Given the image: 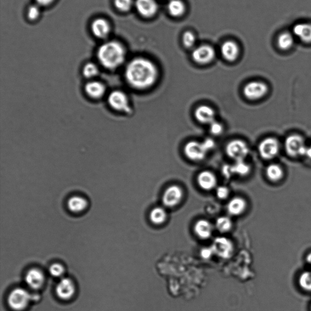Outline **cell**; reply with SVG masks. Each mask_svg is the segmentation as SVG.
<instances>
[{"instance_id":"obj_1","label":"cell","mask_w":311,"mask_h":311,"mask_svg":"<svg viewBox=\"0 0 311 311\" xmlns=\"http://www.w3.org/2000/svg\"><path fill=\"white\" fill-rule=\"evenodd\" d=\"M159 71L156 65L147 58H134L126 66L125 76L131 86L137 89L149 88L157 81Z\"/></svg>"},{"instance_id":"obj_34","label":"cell","mask_w":311,"mask_h":311,"mask_svg":"<svg viewBox=\"0 0 311 311\" xmlns=\"http://www.w3.org/2000/svg\"><path fill=\"white\" fill-rule=\"evenodd\" d=\"M196 38L191 31H186L182 35V43L186 48H192L195 45Z\"/></svg>"},{"instance_id":"obj_17","label":"cell","mask_w":311,"mask_h":311,"mask_svg":"<svg viewBox=\"0 0 311 311\" xmlns=\"http://www.w3.org/2000/svg\"><path fill=\"white\" fill-rule=\"evenodd\" d=\"M215 112L211 107L201 105L196 109L194 116L199 122L210 125L215 121Z\"/></svg>"},{"instance_id":"obj_32","label":"cell","mask_w":311,"mask_h":311,"mask_svg":"<svg viewBox=\"0 0 311 311\" xmlns=\"http://www.w3.org/2000/svg\"><path fill=\"white\" fill-rule=\"evenodd\" d=\"M298 283L303 290L311 292V272H303L299 276Z\"/></svg>"},{"instance_id":"obj_41","label":"cell","mask_w":311,"mask_h":311,"mask_svg":"<svg viewBox=\"0 0 311 311\" xmlns=\"http://www.w3.org/2000/svg\"><path fill=\"white\" fill-rule=\"evenodd\" d=\"M201 254L203 259H210L212 256V255L214 254V253L211 247L204 248V249H202Z\"/></svg>"},{"instance_id":"obj_30","label":"cell","mask_w":311,"mask_h":311,"mask_svg":"<svg viewBox=\"0 0 311 311\" xmlns=\"http://www.w3.org/2000/svg\"><path fill=\"white\" fill-rule=\"evenodd\" d=\"M293 35L289 33H283L280 34L278 38V46L282 50H288L294 44Z\"/></svg>"},{"instance_id":"obj_28","label":"cell","mask_w":311,"mask_h":311,"mask_svg":"<svg viewBox=\"0 0 311 311\" xmlns=\"http://www.w3.org/2000/svg\"><path fill=\"white\" fill-rule=\"evenodd\" d=\"M215 226L219 232L225 233L232 229L233 223L230 218L227 216H221L216 220Z\"/></svg>"},{"instance_id":"obj_6","label":"cell","mask_w":311,"mask_h":311,"mask_svg":"<svg viewBox=\"0 0 311 311\" xmlns=\"http://www.w3.org/2000/svg\"><path fill=\"white\" fill-rule=\"evenodd\" d=\"M215 51L212 46L208 45H203L193 49L191 57L199 65H207L215 58Z\"/></svg>"},{"instance_id":"obj_20","label":"cell","mask_w":311,"mask_h":311,"mask_svg":"<svg viewBox=\"0 0 311 311\" xmlns=\"http://www.w3.org/2000/svg\"><path fill=\"white\" fill-rule=\"evenodd\" d=\"M197 181L199 186L204 190H211L217 185V179L215 174L210 171H203L199 174Z\"/></svg>"},{"instance_id":"obj_21","label":"cell","mask_w":311,"mask_h":311,"mask_svg":"<svg viewBox=\"0 0 311 311\" xmlns=\"http://www.w3.org/2000/svg\"><path fill=\"white\" fill-rule=\"evenodd\" d=\"M194 232L200 239L207 240L212 235L213 225L207 220H198L194 226Z\"/></svg>"},{"instance_id":"obj_38","label":"cell","mask_w":311,"mask_h":311,"mask_svg":"<svg viewBox=\"0 0 311 311\" xmlns=\"http://www.w3.org/2000/svg\"><path fill=\"white\" fill-rule=\"evenodd\" d=\"M216 196L220 199H225L229 196L230 191L228 187L220 186L217 187L216 190Z\"/></svg>"},{"instance_id":"obj_26","label":"cell","mask_w":311,"mask_h":311,"mask_svg":"<svg viewBox=\"0 0 311 311\" xmlns=\"http://www.w3.org/2000/svg\"><path fill=\"white\" fill-rule=\"evenodd\" d=\"M167 218V213L165 209L160 207H157L153 208L150 213L151 222L155 225H163Z\"/></svg>"},{"instance_id":"obj_33","label":"cell","mask_w":311,"mask_h":311,"mask_svg":"<svg viewBox=\"0 0 311 311\" xmlns=\"http://www.w3.org/2000/svg\"><path fill=\"white\" fill-rule=\"evenodd\" d=\"M114 5L119 11L128 12L135 6L134 0H114Z\"/></svg>"},{"instance_id":"obj_43","label":"cell","mask_w":311,"mask_h":311,"mask_svg":"<svg viewBox=\"0 0 311 311\" xmlns=\"http://www.w3.org/2000/svg\"><path fill=\"white\" fill-rule=\"evenodd\" d=\"M303 156H305L306 157L311 159V145L310 147H306L304 150Z\"/></svg>"},{"instance_id":"obj_37","label":"cell","mask_w":311,"mask_h":311,"mask_svg":"<svg viewBox=\"0 0 311 311\" xmlns=\"http://www.w3.org/2000/svg\"><path fill=\"white\" fill-rule=\"evenodd\" d=\"M224 127L222 123L216 121L210 124V131L214 136H219L223 133Z\"/></svg>"},{"instance_id":"obj_40","label":"cell","mask_w":311,"mask_h":311,"mask_svg":"<svg viewBox=\"0 0 311 311\" xmlns=\"http://www.w3.org/2000/svg\"><path fill=\"white\" fill-rule=\"evenodd\" d=\"M207 152H210L211 150H213L215 147V142L212 138H207L204 140L203 142H202Z\"/></svg>"},{"instance_id":"obj_4","label":"cell","mask_w":311,"mask_h":311,"mask_svg":"<svg viewBox=\"0 0 311 311\" xmlns=\"http://www.w3.org/2000/svg\"><path fill=\"white\" fill-rule=\"evenodd\" d=\"M108 102L109 106L114 110L126 114L132 113V108L127 95L121 90H114L110 92L108 97Z\"/></svg>"},{"instance_id":"obj_12","label":"cell","mask_w":311,"mask_h":311,"mask_svg":"<svg viewBox=\"0 0 311 311\" xmlns=\"http://www.w3.org/2000/svg\"><path fill=\"white\" fill-rule=\"evenodd\" d=\"M306 147L305 140L301 136L296 135L289 136L285 141V149L291 156H303Z\"/></svg>"},{"instance_id":"obj_2","label":"cell","mask_w":311,"mask_h":311,"mask_svg":"<svg viewBox=\"0 0 311 311\" xmlns=\"http://www.w3.org/2000/svg\"><path fill=\"white\" fill-rule=\"evenodd\" d=\"M97 56L104 68L113 70L120 67L125 62L126 50L118 41H109L100 46Z\"/></svg>"},{"instance_id":"obj_39","label":"cell","mask_w":311,"mask_h":311,"mask_svg":"<svg viewBox=\"0 0 311 311\" xmlns=\"http://www.w3.org/2000/svg\"><path fill=\"white\" fill-rule=\"evenodd\" d=\"M222 173L226 178L230 179L234 176L232 165L226 164L222 167Z\"/></svg>"},{"instance_id":"obj_25","label":"cell","mask_w":311,"mask_h":311,"mask_svg":"<svg viewBox=\"0 0 311 311\" xmlns=\"http://www.w3.org/2000/svg\"><path fill=\"white\" fill-rule=\"evenodd\" d=\"M168 12L170 16L180 17L186 11V6L182 0H169L167 4Z\"/></svg>"},{"instance_id":"obj_44","label":"cell","mask_w":311,"mask_h":311,"mask_svg":"<svg viewBox=\"0 0 311 311\" xmlns=\"http://www.w3.org/2000/svg\"><path fill=\"white\" fill-rule=\"evenodd\" d=\"M307 259V261L308 263H310L311 264V254L308 255L307 259Z\"/></svg>"},{"instance_id":"obj_24","label":"cell","mask_w":311,"mask_h":311,"mask_svg":"<svg viewBox=\"0 0 311 311\" xmlns=\"http://www.w3.org/2000/svg\"><path fill=\"white\" fill-rule=\"evenodd\" d=\"M88 203L86 199L80 196L70 197L68 201V207L73 213H80L86 210Z\"/></svg>"},{"instance_id":"obj_15","label":"cell","mask_w":311,"mask_h":311,"mask_svg":"<svg viewBox=\"0 0 311 311\" xmlns=\"http://www.w3.org/2000/svg\"><path fill=\"white\" fill-rule=\"evenodd\" d=\"M25 281L29 288L37 290L45 283V275L41 270L34 268L29 270L25 276Z\"/></svg>"},{"instance_id":"obj_35","label":"cell","mask_w":311,"mask_h":311,"mask_svg":"<svg viewBox=\"0 0 311 311\" xmlns=\"http://www.w3.org/2000/svg\"><path fill=\"white\" fill-rule=\"evenodd\" d=\"M50 272L53 277L59 278L65 273V268L63 265L58 263H55L51 265L50 267Z\"/></svg>"},{"instance_id":"obj_3","label":"cell","mask_w":311,"mask_h":311,"mask_svg":"<svg viewBox=\"0 0 311 311\" xmlns=\"http://www.w3.org/2000/svg\"><path fill=\"white\" fill-rule=\"evenodd\" d=\"M31 301H34V295H32L25 289L21 288L12 291L7 299L10 307L17 311L24 310Z\"/></svg>"},{"instance_id":"obj_29","label":"cell","mask_w":311,"mask_h":311,"mask_svg":"<svg viewBox=\"0 0 311 311\" xmlns=\"http://www.w3.org/2000/svg\"><path fill=\"white\" fill-rule=\"evenodd\" d=\"M233 172L235 175H238L240 176H245L249 174L251 168L244 160H238L235 161V164L232 165Z\"/></svg>"},{"instance_id":"obj_23","label":"cell","mask_w":311,"mask_h":311,"mask_svg":"<svg viewBox=\"0 0 311 311\" xmlns=\"http://www.w3.org/2000/svg\"><path fill=\"white\" fill-rule=\"evenodd\" d=\"M293 33L304 42L311 43V24H296L294 26Z\"/></svg>"},{"instance_id":"obj_16","label":"cell","mask_w":311,"mask_h":311,"mask_svg":"<svg viewBox=\"0 0 311 311\" xmlns=\"http://www.w3.org/2000/svg\"><path fill=\"white\" fill-rule=\"evenodd\" d=\"M220 51L221 55L225 60L233 62L239 57L240 50L239 46L235 41L227 40L222 44Z\"/></svg>"},{"instance_id":"obj_9","label":"cell","mask_w":311,"mask_h":311,"mask_svg":"<svg viewBox=\"0 0 311 311\" xmlns=\"http://www.w3.org/2000/svg\"><path fill=\"white\" fill-rule=\"evenodd\" d=\"M184 191L178 186H171L165 190L162 195V203L167 207H176L183 199Z\"/></svg>"},{"instance_id":"obj_13","label":"cell","mask_w":311,"mask_h":311,"mask_svg":"<svg viewBox=\"0 0 311 311\" xmlns=\"http://www.w3.org/2000/svg\"><path fill=\"white\" fill-rule=\"evenodd\" d=\"M135 7L138 14L145 18H152L159 9L156 0H135Z\"/></svg>"},{"instance_id":"obj_14","label":"cell","mask_w":311,"mask_h":311,"mask_svg":"<svg viewBox=\"0 0 311 311\" xmlns=\"http://www.w3.org/2000/svg\"><path fill=\"white\" fill-rule=\"evenodd\" d=\"M57 296L62 300H69L74 295L75 286L69 278H63L58 282L55 289Z\"/></svg>"},{"instance_id":"obj_10","label":"cell","mask_w":311,"mask_h":311,"mask_svg":"<svg viewBox=\"0 0 311 311\" xmlns=\"http://www.w3.org/2000/svg\"><path fill=\"white\" fill-rule=\"evenodd\" d=\"M207 153L202 142L190 141L185 145L184 154L187 158L193 161H201L205 159Z\"/></svg>"},{"instance_id":"obj_27","label":"cell","mask_w":311,"mask_h":311,"mask_svg":"<svg viewBox=\"0 0 311 311\" xmlns=\"http://www.w3.org/2000/svg\"><path fill=\"white\" fill-rule=\"evenodd\" d=\"M267 177L272 182H278L283 178V170L279 165L271 164L266 169Z\"/></svg>"},{"instance_id":"obj_42","label":"cell","mask_w":311,"mask_h":311,"mask_svg":"<svg viewBox=\"0 0 311 311\" xmlns=\"http://www.w3.org/2000/svg\"><path fill=\"white\" fill-rule=\"evenodd\" d=\"M54 1V0H36V4L39 6H47Z\"/></svg>"},{"instance_id":"obj_31","label":"cell","mask_w":311,"mask_h":311,"mask_svg":"<svg viewBox=\"0 0 311 311\" xmlns=\"http://www.w3.org/2000/svg\"><path fill=\"white\" fill-rule=\"evenodd\" d=\"M82 72L84 77L87 79H92L99 75V69L96 63L89 62L84 66Z\"/></svg>"},{"instance_id":"obj_19","label":"cell","mask_w":311,"mask_h":311,"mask_svg":"<svg viewBox=\"0 0 311 311\" xmlns=\"http://www.w3.org/2000/svg\"><path fill=\"white\" fill-rule=\"evenodd\" d=\"M91 30L96 37L101 39L105 38L110 33V24L105 19L97 18L92 23Z\"/></svg>"},{"instance_id":"obj_8","label":"cell","mask_w":311,"mask_h":311,"mask_svg":"<svg viewBox=\"0 0 311 311\" xmlns=\"http://www.w3.org/2000/svg\"><path fill=\"white\" fill-rule=\"evenodd\" d=\"M269 91L266 84L261 82H251L245 85L243 92L247 99L256 101L266 96Z\"/></svg>"},{"instance_id":"obj_11","label":"cell","mask_w":311,"mask_h":311,"mask_svg":"<svg viewBox=\"0 0 311 311\" xmlns=\"http://www.w3.org/2000/svg\"><path fill=\"white\" fill-rule=\"evenodd\" d=\"M259 150L262 158L265 159H272L278 155L279 143L276 138H267L259 143Z\"/></svg>"},{"instance_id":"obj_22","label":"cell","mask_w":311,"mask_h":311,"mask_svg":"<svg viewBox=\"0 0 311 311\" xmlns=\"http://www.w3.org/2000/svg\"><path fill=\"white\" fill-rule=\"evenodd\" d=\"M247 208V202L241 197H235L227 204V211L230 215L237 216L242 215Z\"/></svg>"},{"instance_id":"obj_7","label":"cell","mask_w":311,"mask_h":311,"mask_svg":"<svg viewBox=\"0 0 311 311\" xmlns=\"http://www.w3.org/2000/svg\"><path fill=\"white\" fill-rule=\"evenodd\" d=\"M214 254L223 259H228L232 256L234 246L233 242L225 237L216 238L211 245Z\"/></svg>"},{"instance_id":"obj_36","label":"cell","mask_w":311,"mask_h":311,"mask_svg":"<svg viewBox=\"0 0 311 311\" xmlns=\"http://www.w3.org/2000/svg\"><path fill=\"white\" fill-rule=\"evenodd\" d=\"M40 15V6L38 5H32L29 7L28 11V17L31 20H35L37 19Z\"/></svg>"},{"instance_id":"obj_5","label":"cell","mask_w":311,"mask_h":311,"mask_svg":"<svg viewBox=\"0 0 311 311\" xmlns=\"http://www.w3.org/2000/svg\"><path fill=\"white\" fill-rule=\"evenodd\" d=\"M225 151L228 156L235 161L244 160L249 153L247 143L240 139L230 141L226 146Z\"/></svg>"},{"instance_id":"obj_18","label":"cell","mask_w":311,"mask_h":311,"mask_svg":"<svg viewBox=\"0 0 311 311\" xmlns=\"http://www.w3.org/2000/svg\"><path fill=\"white\" fill-rule=\"evenodd\" d=\"M106 90L105 85L96 80L87 82L85 86V91L87 96L94 99L102 98L105 94Z\"/></svg>"}]
</instances>
